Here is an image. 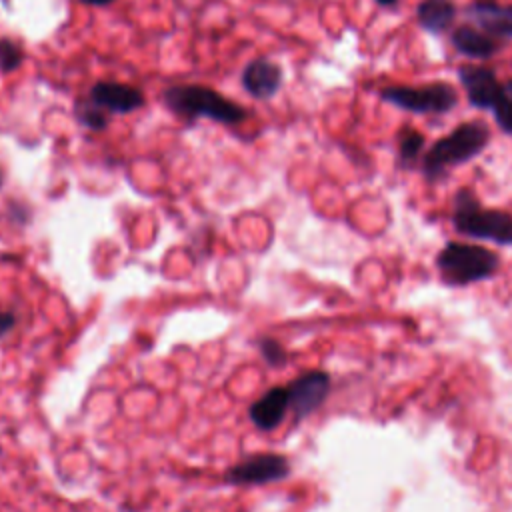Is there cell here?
Listing matches in <instances>:
<instances>
[{
  "instance_id": "14",
  "label": "cell",
  "mask_w": 512,
  "mask_h": 512,
  "mask_svg": "<svg viewBox=\"0 0 512 512\" xmlns=\"http://www.w3.org/2000/svg\"><path fill=\"white\" fill-rule=\"evenodd\" d=\"M416 22L430 34L446 32L456 18V4L452 0H422L416 6Z\"/></svg>"
},
{
  "instance_id": "22",
  "label": "cell",
  "mask_w": 512,
  "mask_h": 512,
  "mask_svg": "<svg viewBox=\"0 0 512 512\" xmlns=\"http://www.w3.org/2000/svg\"><path fill=\"white\" fill-rule=\"evenodd\" d=\"M380 6H394L398 0H376Z\"/></svg>"
},
{
  "instance_id": "10",
  "label": "cell",
  "mask_w": 512,
  "mask_h": 512,
  "mask_svg": "<svg viewBox=\"0 0 512 512\" xmlns=\"http://www.w3.org/2000/svg\"><path fill=\"white\" fill-rule=\"evenodd\" d=\"M450 42L462 56L470 60H490L500 52L498 38L470 24L456 26L450 34Z\"/></svg>"
},
{
  "instance_id": "13",
  "label": "cell",
  "mask_w": 512,
  "mask_h": 512,
  "mask_svg": "<svg viewBox=\"0 0 512 512\" xmlns=\"http://www.w3.org/2000/svg\"><path fill=\"white\" fill-rule=\"evenodd\" d=\"M288 390L272 388L250 406V420L262 430H274L288 410Z\"/></svg>"
},
{
  "instance_id": "9",
  "label": "cell",
  "mask_w": 512,
  "mask_h": 512,
  "mask_svg": "<svg viewBox=\"0 0 512 512\" xmlns=\"http://www.w3.org/2000/svg\"><path fill=\"white\" fill-rule=\"evenodd\" d=\"M466 16L498 40L512 38V6L494 0H474L464 8Z\"/></svg>"
},
{
  "instance_id": "20",
  "label": "cell",
  "mask_w": 512,
  "mask_h": 512,
  "mask_svg": "<svg viewBox=\"0 0 512 512\" xmlns=\"http://www.w3.org/2000/svg\"><path fill=\"white\" fill-rule=\"evenodd\" d=\"M12 324H14V316L10 312H0V334L10 330Z\"/></svg>"
},
{
  "instance_id": "18",
  "label": "cell",
  "mask_w": 512,
  "mask_h": 512,
  "mask_svg": "<svg viewBox=\"0 0 512 512\" xmlns=\"http://www.w3.org/2000/svg\"><path fill=\"white\" fill-rule=\"evenodd\" d=\"M94 106H96V104H94ZM78 116H80V120H82L88 128H92V130H102V128H106V124H108V118L100 112L98 106H96V108H92V106H86V108L78 106Z\"/></svg>"
},
{
  "instance_id": "1",
  "label": "cell",
  "mask_w": 512,
  "mask_h": 512,
  "mask_svg": "<svg viewBox=\"0 0 512 512\" xmlns=\"http://www.w3.org/2000/svg\"><path fill=\"white\" fill-rule=\"evenodd\" d=\"M490 128L470 120L458 124L450 134L438 138L422 158V172L430 182L440 180L450 168L476 158L490 142Z\"/></svg>"
},
{
  "instance_id": "2",
  "label": "cell",
  "mask_w": 512,
  "mask_h": 512,
  "mask_svg": "<svg viewBox=\"0 0 512 512\" xmlns=\"http://www.w3.org/2000/svg\"><path fill=\"white\" fill-rule=\"evenodd\" d=\"M452 220L456 230L466 236L512 246V216L502 210L484 208L468 188L456 192Z\"/></svg>"
},
{
  "instance_id": "5",
  "label": "cell",
  "mask_w": 512,
  "mask_h": 512,
  "mask_svg": "<svg viewBox=\"0 0 512 512\" xmlns=\"http://www.w3.org/2000/svg\"><path fill=\"white\" fill-rule=\"evenodd\" d=\"M382 102L414 114H446L458 104L456 90L446 82L424 86H386L378 92Z\"/></svg>"
},
{
  "instance_id": "17",
  "label": "cell",
  "mask_w": 512,
  "mask_h": 512,
  "mask_svg": "<svg viewBox=\"0 0 512 512\" xmlns=\"http://www.w3.org/2000/svg\"><path fill=\"white\" fill-rule=\"evenodd\" d=\"M20 62H22V52L10 40H0V70L12 72L20 66Z\"/></svg>"
},
{
  "instance_id": "6",
  "label": "cell",
  "mask_w": 512,
  "mask_h": 512,
  "mask_svg": "<svg viewBox=\"0 0 512 512\" xmlns=\"http://www.w3.org/2000/svg\"><path fill=\"white\" fill-rule=\"evenodd\" d=\"M290 464L280 454H252L226 472V482L234 486H256L286 478Z\"/></svg>"
},
{
  "instance_id": "23",
  "label": "cell",
  "mask_w": 512,
  "mask_h": 512,
  "mask_svg": "<svg viewBox=\"0 0 512 512\" xmlns=\"http://www.w3.org/2000/svg\"><path fill=\"white\" fill-rule=\"evenodd\" d=\"M2 180H4V176H2V170H0V186H2Z\"/></svg>"
},
{
  "instance_id": "12",
  "label": "cell",
  "mask_w": 512,
  "mask_h": 512,
  "mask_svg": "<svg viewBox=\"0 0 512 512\" xmlns=\"http://www.w3.org/2000/svg\"><path fill=\"white\" fill-rule=\"evenodd\" d=\"M282 70L264 58L252 60L242 72V84L254 98H270L278 92Z\"/></svg>"
},
{
  "instance_id": "4",
  "label": "cell",
  "mask_w": 512,
  "mask_h": 512,
  "mask_svg": "<svg viewBox=\"0 0 512 512\" xmlns=\"http://www.w3.org/2000/svg\"><path fill=\"white\" fill-rule=\"evenodd\" d=\"M438 270L444 282L452 286H464L492 276L498 268V258L492 250L450 242L438 254Z\"/></svg>"
},
{
  "instance_id": "16",
  "label": "cell",
  "mask_w": 512,
  "mask_h": 512,
  "mask_svg": "<svg viewBox=\"0 0 512 512\" xmlns=\"http://www.w3.org/2000/svg\"><path fill=\"white\" fill-rule=\"evenodd\" d=\"M492 114L500 130L512 134V80L502 84V92L496 106L492 108Z\"/></svg>"
},
{
  "instance_id": "21",
  "label": "cell",
  "mask_w": 512,
  "mask_h": 512,
  "mask_svg": "<svg viewBox=\"0 0 512 512\" xmlns=\"http://www.w3.org/2000/svg\"><path fill=\"white\" fill-rule=\"evenodd\" d=\"M84 4H90V6H104V4H110L112 0H82Z\"/></svg>"
},
{
  "instance_id": "8",
  "label": "cell",
  "mask_w": 512,
  "mask_h": 512,
  "mask_svg": "<svg viewBox=\"0 0 512 512\" xmlns=\"http://www.w3.org/2000/svg\"><path fill=\"white\" fill-rule=\"evenodd\" d=\"M288 390V406L294 412V416L300 420L308 414H312L328 396L330 390V378L324 372H306L290 386Z\"/></svg>"
},
{
  "instance_id": "11",
  "label": "cell",
  "mask_w": 512,
  "mask_h": 512,
  "mask_svg": "<svg viewBox=\"0 0 512 512\" xmlns=\"http://www.w3.org/2000/svg\"><path fill=\"white\" fill-rule=\"evenodd\" d=\"M90 102L110 112H132L144 104L142 92L118 82H98L90 92Z\"/></svg>"
},
{
  "instance_id": "7",
  "label": "cell",
  "mask_w": 512,
  "mask_h": 512,
  "mask_svg": "<svg viewBox=\"0 0 512 512\" xmlns=\"http://www.w3.org/2000/svg\"><path fill=\"white\" fill-rule=\"evenodd\" d=\"M458 80L474 108L492 110L500 98L502 84L492 68L464 64L458 68Z\"/></svg>"
},
{
  "instance_id": "15",
  "label": "cell",
  "mask_w": 512,
  "mask_h": 512,
  "mask_svg": "<svg viewBox=\"0 0 512 512\" xmlns=\"http://www.w3.org/2000/svg\"><path fill=\"white\" fill-rule=\"evenodd\" d=\"M424 144H426V138L422 132L406 126L400 130L398 134V158H400V164L404 168H410L418 156L422 154L424 150Z\"/></svg>"
},
{
  "instance_id": "19",
  "label": "cell",
  "mask_w": 512,
  "mask_h": 512,
  "mask_svg": "<svg viewBox=\"0 0 512 512\" xmlns=\"http://www.w3.org/2000/svg\"><path fill=\"white\" fill-rule=\"evenodd\" d=\"M260 350H262L264 358H266L270 364L278 366V364L284 362V350H282V346H280L278 342H274V340H262V342H260Z\"/></svg>"
},
{
  "instance_id": "3",
  "label": "cell",
  "mask_w": 512,
  "mask_h": 512,
  "mask_svg": "<svg viewBox=\"0 0 512 512\" xmlns=\"http://www.w3.org/2000/svg\"><path fill=\"white\" fill-rule=\"evenodd\" d=\"M164 100L182 116L210 118L224 124H236L246 118V110L242 106L204 86H174L164 92Z\"/></svg>"
}]
</instances>
